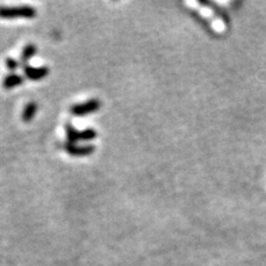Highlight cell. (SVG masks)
Returning a JSON list of instances; mask_svg holds the SVG:
<instances>
[{
	"label": "cell",
	"mask_w": 266,
	"mask_h": 266,
	"mask_svg": "<svg viewBox=\"0 0 266 266\" xmlns=\"http://www.w3.org/2000/svg\"><path fill=\"white\" fill-rule=\"evenodd\" d=\"M25 83V77L20 76L18 73H10L6 76L3 80V87L5 89H12L18 86H22Z\"/></svg>",
	"instance_id": "6"
},
{
	"label": "cell",
	"mask_w": 266,
	"mask_h": 266,
	"mask_svg": "<svg viewBox=\"0 0 266 266\" xmlns=\"http://www.w3.org/2000/svg\"><path fill=\"white\" fill-rule=\"evenodd\" d=\"M37 46L33 45V44H29L27 45L24 50L22 52V56H20V63H22V65H28V61L35 56V54L37 53Z\"/></svg>",
	"instance_id": "7"
},
{
	"label": "cell",
	"mask_w": 266,
	"mask_h": 266,
	"mask_svg": "<svg viewBox=\"0 0 266 266\" xmlns=\"http://www.w3.org/2000/svg\"><path fill=\"white\" fill-rule=\"evenodd\" d=\"M20 66H22V63H20V60L18 61L16 59H13V58H7L6 59V67L8 68V69L11 70V71L17 70Z\"/></svg>",
	"instance_id": "10"
},
{
	"label": "cell",
	"mask_w": 266,
	"mask_h": 266,
	"mask_svg": "<svg viewBox=\"0 0 266 266\" xmlns=\"http://www.w3.org/2000/svg\"><path fill=\"white\" fill-rule=\"evenodd\" d=\"M200 4H201V5L209 6V7H212V8H214V10H215V12L217 13V15H219L220 17H222V19L224 20L225 23H229V19H228V15H227V13H225L222 9H220L219 7H217L216 5H214V4H212V3H209V2H200Z\"/></svg>",
	"instance_id": "9"
},
{
	"label": "cell",
	"mask_w": 266,
	"mask_h": 266,
	"mask_svg": "<svg viewBox=\"0 0 266 266\" xmlns=\"http://www.w3.org/2000/svg\"><path fill=\"white\" fill-rule=\"evenodd\" d=\"M101 107V102L98 99H90L83 104H77L71 107L70 112L76 117H85L87 114L98 111Z\"/></svg>",
	"instance_id": "3"
},
{
	"label": "cell",
	"mask_w": 266,
	"mask_h": 266,
	"mask_svg": "<svg viewBox=\"0 0 266 266\" xmlns=\"http://www.w3.org/2000/svg\"><path fill=\"white\" fill-rule=\"evenodd\" d=\"M24 72L25 76L28 78L29 80L32 81H38L46 78L48 74H49V68L48 67H31L29 65H24Z\"/></svg>",
	"instance_id": "4"
},
{
	"label": "cell",
	"mask_w": 266,
	"mask_h": 266,
	"mask_svg": "<svg viewBox=\"0 0 266 266\" xmlns=\"http://www.w3.org/2000/svg\"><path fill=\"white\" fill-rule=\"evenodd\" d=\"M37 15V9L31 6L18 7H0V18L3 19H17L27 18L31 19Z\"/></svg>",
	"instance_id": "1"
},
{
	"label": "cell",
	"mask_w": 266,
	"mask_h": 266,
	"mask_svg": "<svg viewBox=\"0 0 266 266\" xmlns=\"http://www.w3.org/2000/svg\"><path fill=\"white\" fill-rule=\"evenodd\" d=\"M64 149L67 151V153H69L73 156H85V155H90L94 152L95 148L93 146H81L78 147L73 143L66 142L64 145Z\"/></svg>",
	"instance_id": "5"
},
{
	"label": "cell",
	"mask_w": 266,
	"mask_h": 266,
	"mask_svg": "<svg viewBox=\"0 0 266 266\" xmlns=\"http://www.w3.org/2000/svg\"><path fill=\"white\" fill-rule=\"evenodd\" d=\"M37 111H38V105L36 102H29V104L24 108V111L22 114L23 120L25 122L31 121L33 118H35Z\"/></svg>",
	"instance_id": "8"
},
{
	"label": "cell",
	"mask_w": 266,
	"mask_h": 266,
	"mask_svg": "<svg viewBox=\"0 0 266 266\" xmlns=\"http://www.w3.org/2000/svg\"><path fill=\"white\" fill-rule=\"evenodd\" d=\"M65 129L67 134V142L73 143V145L77 141H91L97 138V132L93 129H86L84 131H78L69 122H67Z\"/></svg>",
	"instance_id": "2"
}]
</instances>
